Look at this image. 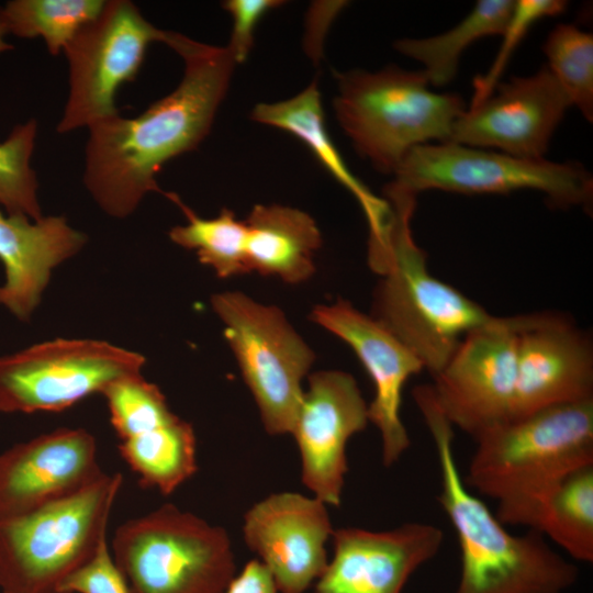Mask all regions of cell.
I'll list each match as a JSON object with an SVG mask.
<instances>
[{
	"label": "cell",
	"instance_id": "28",
	"mask_svg": "<svg viewBox=\"0 0 593 593\" xmlns=\"http://www.w3.org/2000/svg\"><path fill=\"white\" fill-rule=\"evenodd\" d=\"M547 66L567 93L571 105L593 119V36L573 24H559L548 35Z\"/></svg>",
	"mask_w": 593,
	"mask_h": 593
},
{
	"label": "cell",
	"instance_id": "17",
	"mask_svg": "<svg viewBox=\"0 0 593 593\" xmlns=\"http://www.w3.org/2000/svg\"><path fill=\"white\" fill-rule=\"evenodd\" d=\"M334 529L326 504L295 492L273 493L245 514L243 537L278 592L303 593L324 572Z\"/></svg>",
	"mask_w": 593,
	"mask_h": 593
},
{
	"label": "cell",
	"instance_id": "29",
	"mask_svg": "<svg viewBox=\"0 0 593 593\" xmlns=\"http://www.w3.org/2000/svg\"><path fill=\"white\" fill-rule=\"evenodd\" d=\"M37 133L36 120L15 125L0 143V205L5 213L32 220L43 216L38 182L31 166Z\"/></svg>",
	"mask_w": 593,
	"mask_h": 593
},
{
	"label": "cell",
	"instance_id": "13",
	"mask_svg": "<svg viewBox=\"0 0 593 593\" xmlns=\"http://www.w3.org/2000/svg\"><path fill=\"white\" fill-rule=\"evenodd\" d=\"M455 122L450 142L529 160L544 159L571 102L547 66L528 77L497 83ZM494 89V90H495Z\"/></svg>",
	"mask_w": 593,
	"mask_h": 593
},
{
	"label": "cell",
	"instance_id": "19",
	"mask_svg": "<svg viewBox=\"0 0 593 593\" xmlns=\"http://www.w3.org/2000/svg\"><path fill=\"white\" fill-rule=\"evenodd\" d=\"M334 553L314 593H401L409 578L439 551L435 525L406 523L384 532L343 527L332 534Z\"/></svg>",
	"mask_w": 593,
	"mask_h": 593
},
{
	"label": "cell",
	"instance_id": "6",
	"mask_svg": "<svg viewBox=\"0 0 593 593\" xmlns=\"http://www.w3.org/2000/svg\"><path fill=\"white\" fill-rule=\"evenodd\" d=\"M122 483L121 473L104 472L67 499L0 522L1 593H57L107 537Z\"/></svg>",
	"mask_w": 593,
	"mask_h": 593
},
{
	"label": "cell",
	"instance_id": "20",
	"mask_svg": "<svg viewBox=\"0 0 593 593\" xmlns=\"http://www.w3.org/2000/svg\"><path fill=\"white\" fill-rule=\"evenodd\" d=\"M86 243V234L70 226L65 216L32 220L0 210V262L4 270L0 305L18 320L29 321L54 268L79 253Z\"/></svg>",
	"mask_w": 593,
	"mask_h": 593
},
{
	"label": "cell",
	"instance_id": "24",
	"mask_svg": "<svg viewBox=\"0 0 593 593\" xmlns=\"http://www.w3.org/2000/svg\"><path fill=\"white\" fill-rule=\"evenodd\" d=\"M513 0H480L455 27L427 38H404L394 47L423 64L429 85L441 87L457 75L461 54L481 37L502 35L514 8Z\"/></svg>",
	"mask_w": 593,
	"mask_h": 593
},
{
	"label": "cell",
	"instance_id": "32",
	"mask_svg": "<svg viewBox=\"0 0 593 593\" xmlns=\"http://www.w3.org/2000/svg\"><path fill=\"white\" fill-rule=\"evenodd\" d=\"M57 593H131L107 537L93 556L63 581Z\"/></svg>",
	"mask_w": 593,
	"mask_h": 593
},
{
	"label": "cell",
	"instance_id": "27",
	"mask_svg": "<svg viewBox=\"0 0 593 593\" xmlns=\"http://www.w3.org/2000/svg\"><path fill=\"white\" fill-rule=\"evenodd\" d=\"M104 0H10L0 5L7 34L41 37L52 56L65 47L101 13Z\"/></svg>",
	"mask_w": 593,
	"mask_h": 593
},
{
	"label": "cell",
	"instance_id": "35",
	"mask_svg": "<svg viewBox=\"0 0 593 593\" xmlns=\"http://www.w3.org/2000/svg\"><path fill=\"white\" fill-rule=\"evenodd\" d=\"M7 32H5V29L4 26L0 23V54L1 53H4V52H8V51H11L14 48L13 45H11L10 43H8L4 37H5Z\"/></svg>",
	"mask_w": 593,
	"mask_h": 593
},
{
	"label": "cell",
	"instance_id": "7",
	"mask_svg": "<svg viewBox=\"0 0 593 593\" xmlns=\"http://www.w3.org/2000/svg\"><path fill=\"white\" fill-rule=\"evenodd\" d=\"M111 553L131 593H223L236 574L226 530L174 504L118 526Z\"/></svg>",
	"mask_w": 593,
	"mask_h": 593
},
{
	"label": "cell",
	"instance_id": "34",
	"mask_svg": "<svg viewBox=\"0 0 593 593\" xmlns=\"http://www.w3.org/2000/svg\"><path fill=\"white\" fill-rule=\"evenodd\" d=\"M223 593H278V589L268 569L254 559L235 574Z\"/></svg>",
	"mask_w": 593,
	"mask_h": 593
},
{
	"label": "cell",
	"instance_id": "21",
	"mask_svg": "<svg viewBox=\"0 0 593 593\" xmlns=\"http://www.w3.org/2000/svg\"><path fill=\"white\" fill-rule=\"evenodd\" d=\"M245 223L248 271L276 276L288 283L313 276L322 235L310 214L280 204H257Z\"/></svg>",
	"mask_w": 593,
	"mask_h": 593
},
{
	"label": "cell",
	"instance_id": "8",
	"mask_svg": "<svg viewBox=\"0 0 593 593\" xmlns=\"http://www.w3.org/2000/svg\"><path fill=\"white\" fill-rule=\"evenodd\" d=\"M211 305L224 325V336L266 432L291 433L314 351L276 305L238 291L214 294Z\"/></svg>",
	"mask_w": 593,
	"mask_h": 593
},
{
	"label": "cell",
	"instance_id": "9",
	"mask_svg": "<svg viewBox=\"0 0 593 593\" xmlns=\"http://www.w3.org/2000/svg\"><path fill=\"white\" fill-rule=\"evenodd\" d=\"M393 175L394 186L416 195L435 189L465 194L536 190L558 208H589L593 198L592 176L580 164L522 159L452 142L413 147Z\"/></svg>",
	"mask_w": 593,
	"mask_h": 593
},
{
	"label": "cell",
	"instance_id": "1",
	"mask_svg": "<svg viewBox=\"0 0 593 593\" xmlns=\"http://www.w3.org/2000/svg\"><path fill=\"white\" fill-rule=\"evenodd\" d=\"M161 43L184 63L177 88L134 118L119 114L88 127L83 183L109 216L131 215L149 192L164 191L157 175L209 134L236 63L228 47L165 31Z\"/></svg>",
	"mask_w": 593,
	"mask_h": 593
},
{
	"label": "cell",
	"instance_id": "15",
	"mask_svg": "<svg viewBox=\"0 0 593 593\" xmlns=\"http://www.w3.org/2000/svg\"><path fill=\"white\" fill-rule=\"evenodd\" d=\"M368 423V404L350 373L322 370L309 376L290 434L301 455L303 484L326 505L339 506L347 443Z\"/></svg>",
	"mask_w": 593,
	"mask_h": 593
},
{
	"label": "cell",
	"instance_id": "14",
	"mask_svg": "<svg viewBox=\"0 0 593 593\" xmlns=\"http://www.w3.org/2000/svg\"><path fill=\"white\" fill-rule=\"evenodd\" d=\"M593 399L589 333L557 313L516 315L514 419L541 409Z\"/></svg>",
	"mask_w": 593,
	"mask_h": 593
},
{
	"label": "cell",
	"instance_id": "12",
	"mask_svg": "<svg viewBox=\"0 0 593 593\" xmlns=\"http://www.w3.org/2000/svg\"><path fill=\"white\" fill-rule=\"evenodd\" d=\"M434 396L452 426L473 439L514 419L516 315L471 331L433 377Z\"/></svg>",
	"mask_w": 593,
	"mask_h": 593
},
{
	"label": "cell",
	"instance_id": "11",
	"mask_svg": "<svg viewBox=\"0 0 593 593\" xmlns=\"http://www.w3.org/2000/svg\"><path fill=\"white\" fill-rule=\"evenodd\" d=\"M157 29L130 0H108L99 16L65 47L69 92L56 131L68 133L119 114L115 94L135 80L150 43L161 42Z\"/></svg>",
	"mask_w": 593,
	"mask_h": 593
},
{
	"label": "cell",
	"instance_id": "22",
	"mask_svg": "<svg viewBox=\"0 0 593 593\" xmlns=\"http://www.w3.org/2000/svg\"><path fill=\"white\" fill-rule=\"evenodd\" d=\"M251 118L261 124L284 130L305 143L327 171L359 202L368 222V242L382 237L390 219V204L374 195L346 166L326 131L315 81L291 99L257 104Z\"/></svg>",
	"mask_w": 593,
	"mask_h": 593
},
{
	"label": "cell",
	"instance_id": "4",
	"mask_svg": "<svg viewBox=\"0 0 593 593\" xmlns=\"http://www.w3.org/2000/svg\"><path fill=\"white\" fill-rule=\"evenodd\" d=\"M474 440L467 483L497 501L502 524L533 529L550 492L593 466V399L541 409Z\"/></svg>",
	"mask_w": 593,
	"mask_h": 593
},
{
	"label": "cell",
	"instance_id": "33",
	"mask_svg": "<svg viewBox=\"0 0 593 593\" xmlns=\"http://www.w3.org/2000/svg\"><path fill=\"white\" fill-rule=\"evenodd\" d=\"M280 0H227L223 8L231 14L233 29L227 45L233 58L242 64L254 44V32L259 20L271 9L283 4Z\"/></svg>",
	"mask_w": 593,
	"mask_h": 593
},
{
	"label": "cell",
	"instance_id": "10",
	"mask_svg": "<svg viewBox=\"0 0 593 593\" xmlns=\"http://www.w3.org/2000/svg\"><path fill=\"white\" fill-rule=\"evenodd\" d=\"M144 365L143 355L98 339L56 338L0 356V413L64 411Z\"/></svg>",
	"mask_w": 593,
	"mask_h": 593
},
{
	"label": "cell",
	"instance_id": "25",
	"mask_svg": "<svg viewBox=\"0 0 593 593\" xmlns=\"http://www.w3.org/2000/svg\"><path fill=\"white\" fill-rule=\"evenodd\" d=\"M572 558L593 561V466L564 478L546 497L534 528Z\"/></svg>",
	"mask_w": 593,
	"mask_h": 593
},
{
	"label": "cell",
	"instance_id": "26",
	"mask_svg": "<svg viewBox=\"0 0 593 593\" xmlns=\"http://www.w3.org/2000/svg\"><path fill=\"white\" fill-rule=\"evenodd\" d=\"M184 214L187 223L174 226L168 235L172 243L193 250L201 264L219 278H231L248 271L246 262L247 226L233 211L223 209L213 219L199 216L174 192H163Z\"/></svg>",
	"mask_w": 593,
	"mask_h": 593
},
{
	"label": "cell",
	"instance_id": "30",
	"mask_svg": "<svg viewBox=\"0 0 593 593\" xmlns=\"http://www.w3.org/2000/svg\"><path fill=\"white\" fill-rule=\"evenodd\" d=\"M102 395L107 401L111 425L120 439L175 414L160 389L144 379L142 373L114 381Z\"/></svg>",
	"mask_w": 593,
	"mask_h": 593
},
{
	"label": "cell",
	"instance_id": "2",
	"mask_svg": "<svg viewBox=\"0 0 593 593\" xmlns=\"http://www.w3.org/2000/svg\"><path fill=\"white\" fill-rule=\"evenodd\" d=\"M384 195L391 208L387 228L379 242L368 243V264L381 276L371 316L413 351L434 377L465 336L493 315L428 271L426 255L411 230L416 194L390 182Z\"/></svg>",
	"mask_w": 593,
	"mask_h": 593
},
{
	"label": "cell",
	"instance_id": "23",
	"mask_svg": "<svg viewBox=\"0 0 593 593\" xmlns=\"http://www.w3.org/2000/svg\"><path fill=\"white\" fill-rule=\"evenodd\" d=\"M118 449L139 485L164 495L174 493L198 470L193 427L176 414L120 439Z\"/></svg>",
	"mask_w": 593,
	"mask_h": 593
},
{
	"label": "cell",
	"instance_id": "18",
	"mask_svg": "<svg viewBox=\"0 0 593 593\" xmlns=\"http://www.w3.org/2000/svg\"><path fill=\"white\" fill-rule=\"evenodd\" d=\"M311 318L350 346L370 376L374 396L368 418L380 432L383 465H394L411 444L400 415L402 392L407 380L424 369L422 361L371 315L343 299L315 305Z\"/></svg>",
	"mask_w": 593,
	"mask_h": 593
},
{
	"label": "cell",
	"instance_id": "16",
	"mask_svg": "<svg viewBox=\"0 0 593 593\" xmlns=\"http://www.w3.org/2000/svg\"><path fill=\"white\" fill-rule=\"evenodd\" d=\"M104 474L94 436L57 428L0 454V522L67 499Z\"/></svg>",
	"mask_w": 593,
	"mask_h": 593
},
{
	"label": "cell",
	"instance_id": "3",
	"mask_svg": "<svg viewBox=\"0 0 593 593\" xmlns=\"http://www.w3.org/2000/svg\"><path fill=\"white\" fill-rule=\"evenodd\" d=\"M413 398L432 434L440 470L439 503L458 536L461 575L456 593H563L578 579V568L552 550L544 535H513L489 507L467 490L454 450L452 425L430 385Z\"/></svg>",
	"mask_w": 593,
	"mask_h": 593
},
{
	"label": "cell",
	"instance_id": "5",
	"mask_svg": "<svg viewBox=\"0 0 593 593\" xmlns=\"http://www.w3.org/2000/svg\"><path fill=\"white\" fill-rule=\"evenodd\" d=\"M336 78L334 108L342 128L356 150L384 174H394L415 146L450 142L452 126L466 111L459 94L430 91L423 70L390 66Z\"/></svg>",
	"mask_w": 593,
	"mask_h": 593
},
{
	"label": "cell",
	"instance_id": "31",
	"mask_svg": "<svg viewBox=\"0 0 593 593\" xmlns=\"http://www.w3.org/2000/svg\"><path fill=\"white\" fill-rule=\"evenodd\" d=\"M567 2L561 0H518L515 1L512 14L502 33L503 43L484 76L473 81V97L470 105L478 104L492 94L499 83L506 64L529 29L540 19L562 13Z\"/></svg>",
	"mask_w": 593,
	"mask_h": 593
}]
</instances>
